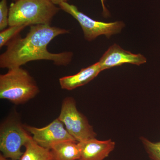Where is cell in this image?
<instances>
[{
	"label": "cell",
	"instance_id": "cell-11",
	"mask_svg": "<svg viewBox=\"0 0 160 160\" xmlns=\"http://www.w3.org/2000/svg\"><path fill=\"white\" fill-rule=\"evenodd\" d=\"M54 160H79L80 149L78 142L66 141L55 144L50 149Z\"/></svg>",
	"mask_w": 160,
	"mask_h": 160
},
{
	"label": "cell",
	"instance_id": "cell-12",
	"mask_svg": "<svg viewBox=\"0 0 160 160\" xmlns=\"http://www.w3.org/2000/svg\"><path fill=\"white\" fill-rule=\"evenodd\" d=\"M25 147V151L20 160H54L51 150L39 146L32 138Z\"/></svg>",
	"mask_w": 160,
	"mask_h": 160
},
{
	"label": "cell",
	"instance_id": "cell-5",
	"mask_svg": "<svg viewBox=\"0 0 160 160\" xmlns=\"http://www.w3.org/2000/svg\"><path fill=\"white\" fill-rule=\"evenodd\" d=\"M58 118L78 142L95 138L96 134L84 115L78 110L74 99L67 97L63 100Z\"/></svg>",
	"mask_w": 160,
	"mask_h": 160
},
{
	"label": "cell",
	"instance_id": "cell-13",
	"mask_svg": "<svg viewBox=\"0 0 160 160\" xmlns=\"http://www.w3.org/2000/svg\"><path fill=\"white\" fill-rule=\"evenodd\" d=\"M27 26L24 25L9 26V28L1 31L0 48L6 46L12 39L19 35L20 32Z\"/></svg>",
	"mask_w": 160,
	"mask_h": 160
},
{
	"label": "cell",
	"instance_id": "cell-1",
	"mask_svg": "<svg viewBox=\"0 0 160 160\" xmlns=\"http://www.w3.org/2000/svg\"><path fill=\"white\" fill-rule=\"evenodd\" d=\"M69 32L67 29L50 25L30 26L25 37H21L19 35L6 45V51L0 56V67L9 69L21 67L29 62L38 60L52 61L58 66L69 65L73 57L72 52L52 53L47 49L54 38Z\"/></svg>",
	"mask_w": 160,
	"mask_h": 160
},
{
	"label": "cell",
	"instance_id": "cell-14",
	"mask_svg": "<svg viewBox=\"0 0 160 160\" xmlns=\"http://www.w3.org/2000/svg\"><path fill=\"white\" fill-rule=\"evenodd\" d=\"M141 140L150 160H160V142H151L146 138Z\"/></svg>",
	"mask_w": 160,
	"mask_h": 160
},
{
	"label": "cell",
	"instance_id": "cell-19",
	"mask_svg": "<svg viewBox=\"0 0 160 160\" xmlns=\"http://www.w3.org/2000/svg\"><path fill=\"white\" fill-rule=\"evenodd\" d=\"M13 1H15V0H13Z\"/></svg>",
	"mask_w": 160,
	"mask_h": 160
},
{
	"label": "cell",
	"instance_id": "cell-10",
	"mask_svg": "<svg viewBox=\"0 0 160 160\" xmlns=\"http://www.w3.org/2000/svg\"><path fill=\"white\" fill-rule=\"evenodd\" d=\"M102 71L99 63L98 62L81 69L76 74L60 78L59 80L60 86L63 89L73 90L89 82Z\"/></svg>",
	"mask_w": 160,
	"mask_h": 160
},
{
	"label": "cell",
	"instance_id": "cell-15",
	"mask_svg": "<svg viewBox=\"0 0 160 160\" xmlns=\"http://www.w3.org/2000/svg\"><path fill=\"white\" fill-rule=\"evenodd\" d=\"M9 9L7 0H1L0 2V30L6 29L9 26Z\"/></svg>",
	"mask_w": 160,
	"mask_h": 160
},
{
	"label": "cell",
	"instance_id": "cell-16",
	"mask_svg": "<svg viewBox=\"0 0 160 160\" xmlns=\"http://www.w3.org/2000/svg\"><path fill=\"white\" fill-rule=\"evenodd\" d=\"M104 1H105V0H101L102 7L103 15H104L105 17H107L109 15V11H108L107 9H106V6H105V3H104Z\"/></svg>",
	"mask_w": 160,
	"mask_h": 160
},
{
	"label": "cell",
	"instance_id": "cell-3",
	"mask_svg": "<svg viewBox=\"0 0 160 160\" xmlns=\"http://www.w3.org/2000/svg\"><path fill=\"white\" fill-rule=\"evenodd\" d=\"M40 90L29 72L21 67L8 69L0 75V98L21 105L35 97Z\"/></svg>",
	"mask_w": 160,
	"mask_h": 160
},
{
	"label": "cell",
	"instance_id": "cell-6",
	"mask_svg": "<svg viewBox=\"0 0 160 160\" xmlns=\"http://www.w3.org/2000/svg\"><path fill=\"white\" fill-rule=\"evenodd\" d=\"M59 6L61 9L71 15L78 22L84 37L88 41H92L102 35L109 38L112 35L120 32L125 26L122 22L107 23L92 19L80 12L77 7L68 2L62 3Z\"/></svg>",
	"mask_w": 160,
	"mask_h": 160
},
{
	"label": "cell",
	"instance_id": "cell-9",
	"mask_svg": "<svg viewBox=\"0 0 160 160\" xmlns=\"http://www.w3.org/2000/svg\"><path fill=\"white\" fill-rule=\"evenodd\" d=\"M78 143L80 149L79 160H103L113 151L115 146L111 140L100 141L95 138Z\"/></svg>",
	"mask_w": 160,
	"mask_h": 160
},
{
	"label": "cell",
	"instance_id": "cell-2",
	"mask_svg": "<svg viewBox=\"0 0 160 160\" xmlns=\"http://www.w3.org/2000/svg\"><path fill=\"white\" fill-rule=\"evenodd\" d=\"M60 9L50 0H15L9 7V26L50 25Z\"/></svg>",
	"mask_w": 160,
	"mask_h": 160
},
{
	"label": "cell",
	"instance_id": "cell-4",
	"mask_svg": "<svg viewBox=\"0 0 160 160\" xmlns=\"http://www.w3.org/2000/svg\"><path fill=\"white\" fill-rule=\"evenodd\" d=\"M32 138L16 115L9 116L0 126V150L5 157L20 160L22 147Z\"/></svg>",
	"mask_w": 160,
	"mask_h": 160
},
{
	"label": "cell",
	"instance_id": "cell-8",
	"mask_svg": "<svg viewBox=\"0 0 160 160\" xmlns=\"http://www.w3.org/2000/svg\"><path fill=\"white\" fill-rule=\"evenodd\" d=\"M146 58L142 55L132 53L114 44L103 55L98 62L102 71L125 64L139 66L146 63Z\"/></svg>",
	"mask_w": 160,
	"mask_h": 160
},
{
	"label": "cell",
	"instance_id": "cell-17",
	"mask_svg": "<svg viewBox=\"0 0 160 160\" xmlns=\"http://www.w3.org/2000/svg\"><path fill=\"white\" fill-rule=\"evenodd\" d=\"M53 4L56 5H59L62 3L67 2L69 0H50Z\"/></svg>",
	"mask_w": 160,
	"mask_h": 160
},
{
	"label": "cell",
	"instance_id": "cell-7",
	"mask_svg": "<svg viewBox=\"0 0 160 160\" xmlns=\"http://www.w3.org/2000/svg\"><path fill=\"white\" fill-rule=\"evenodd\" d=\"M25 128L31 135L32 139L39 146L51 149L55 144L66 142L76 141L66 130L63 123L58 118L42 128L25 125Z\"/></svg>",
	"mask_w": 160,
	"mask_h": 160
},
{
	"label": "cell",
	"instance_id": "cell-18",
	"mask_svg": "<svg viewBox=\"0 0 160 160\" xmlns=\"http://www.w3.org/2000/svg\"><path fill=\"white\" fill-rule=\"evenodd\" d=\"M0 160H12L8 158H6L4 156V155H3L1 153L0 154Z\"/></svg>",
	"mask_w": 160,
	"mask_h": 160
}]
</instances>
